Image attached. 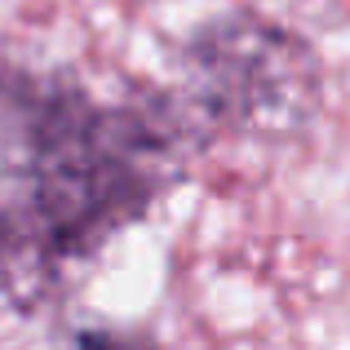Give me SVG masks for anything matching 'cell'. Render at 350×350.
Instances as JSON below:
<instances>
[{
    "label": "cell",
    "instance_id": "cell-3",
    "mask_svg": "<svg viewBox=\"0 0 350 350\" xmlns=\"http://www.w3.org/2000/svg\"><path fill=\"white\" fill-rule=\"evenodd\" d=\"M14 288L36 293V280H31V271H27V257H23L14 222H9V213L0 208V297H9Z\"/></svg>",
    "mask_w": 350,
    "mask_h": 350
},
{
    "label": "cell",
    "instance_id": "cell-2",
    "mask_svg": "<svg viewBox=\"0 0 350 350\" xmlns=\"http://www.w3.org/2000/svg\"><path fill=\"white\" fill-rule=\"evenodd\" d=\"M191 103L208 129L297 133L319 111L324 67L306 36L248 9L200 23L182 44Z\"/></svg>",
    "mask_w": 350,
    "mask_h": 350
},
{
    "label": "cell",
    "instance_id": "cell-4",
    "mask_svg": "<svg viewBox=\"0 0 350 350\" xmlns=\"http://www.w3.org/2000/svg\"><path fill=\"white\" fill-rule=\"evenodd\" d=\"M71 350H146V346L133 342V337L107 333V328H80V333L71 337Z\"/></svg>",
    "mask_w": 350,
    "mask_h": 350
},
{
    "label": "cell",
    "instance_id": "cell-1",
    "mask_svg": "<svg viewBox=\"0 0 350 350\" xmlns=\"http://www.w3.org/2000/svg\"><path fill=\"white\" fill-rule=\"evenodd\" d=\"M208 133L191 98L103 103L71 71H0V173L14 187L5 213L36 288L142 222Z\"/></svg>",
    "mask_w": 350,
    "mask_h": 350
}]
</instances>
